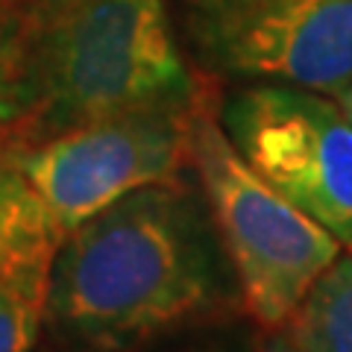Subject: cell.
Listing matches in <instances>:
<instances>
[{"mask_svg": "<svg viewBox=\"0 0 352 352\" xmlns=\"http://www.w3.org/2000/svg\"><path fill=\"white\" fill-rule=\"evenodd\" d=\"M21 150H27V144L18 138V132L12 126L0 124V179L18 164Z\"/></svg>", "mask_w": 352, "mask_h": 352, "instance_id": "obj_9", "label": "cell"}, {"mask_svg": "<svg viewBox=\"0 0 352 352\" xmlns=\"http://www.w3.org/2000/svg\"><path fill=\"white\" fill-rule=\"evenodd\" d=\"M203 76L338 94L352 82V0H168Z\"/></svg>", "mask_w": 352, "mask_h": 352, "instance_id": "obj_4", "label": "cell"}, {"mask_svg": "<svg viewBox=\"0 0 352 352\" xmlns=\"http://www.w3.org/2000/svg\"><path fill=\"white\" fill-rule=\"evenodd\" d=\"M182 352H229L223 346H191V349H182Z\"/></svg>", "mask_w": 352, "mask_h": 352, "instance_id": "obj_12", "label": "cell"}, {"mask_svg": "<svg viewBox=\"0 0 352 352\" xmlns=\"http://www.w3.org/2000/svg\"><path fill=\"white\" fill-rule=\"evenodd\" d=\"M241 305L200 185L150 182L80 220L59 241L47 317L91 352H132Z\"/></svg>", "mask_w": 352, "mask_h": 352, "instance_id": "obj_1", "label": "cell"}, {"mask_svg": "<svg viewBox=\"0 0 352 352\" xmlns=\"http://www.w3.org/2000/svg\"><path fill=\"white\" fill-rule=\"evenodd\" d=\"M56 250L0 256V352H30L47 317V285Z\"/></svg>", "mask_w": 352, "mask_h": 352, "instance_id": "obj_8", "label": "cell"}, {"mask_svg": "<svg viewBox=\"0 0 352 352\" xmlns=\"http://www.w3.org/2000/svg\"><path fill=\"white\" fill-rule=\"evenodd\" d=\"M217 118L241 159L352 252V124L335 97L258 82L217 103Z\"/></svg>", "mask_w": 352, "mask_h": 352, "instance_id": "obj_6", "label": "cell"}, {"mask_svg": "<svg viewBox=\"0 0 352 352\" xmlns=\"http://www.w3.org/2000/svg\"><path fill=\"white\" fill-rule=\"evenodd\" d=\"M335 100H338V106H340V109H344L346 120L352 124V82L344 88V91H338V94H335Z\"/></svg>", "mask_w": 352, "mask_h": 352, "instance_id": "obj_11", "label": "cell"}, {"mask_svg": "<svg viewBox=\"0 0 352 352\" xmlns=\"http://www.w3.org/2000/svg\"><path fill=\"white\" fill-rule=\"evenodd\" d=\"M206 82L168 0H0V124L27 147Z\"/></svg>", "mask_w": 352, "mask_h": 352, "instance_id": "obj_2", "label": "cell"}, {"mask_svg": "<svg viewBox=\"0 0 352 352\" xmlns=\"http://www.w3.org/2000/svg\"><path fill=\"white\" fill-rule=\"evenodd\" d=\"M256 352H296V349L291 346V340L285 338V335L270 332V338H264V340H261V346H258Z\"/></svg>", "mask_w": 352, "mask_h": 352, "instance_id": "obj_10", "label": "cell"}, {"mask_svg": "<svg viewBox=\"0 0 352 352\" xmlns=\"http://www.w3.org/2000/svg\"><path fill=\"white\" fill-rule=\"evenodd\" d=\"M203 85L185 100H156L94 118L21 150L18 170L62 232L118 197L188 170L191 118Z\"/></svg>", "mask_w": 352, "mask_h": 352, "instance_id": "obj_5", "label": "cell"}, {"mask_svg": "<svg viewBox=\"0 0 352 352\" xmlns=\"http://www.w3.org/2000/svg\"><path fill=\"white\" fill-rule=\"evenodd\" d=\"M282 335L296 352H352V252L344 250L320 273Z\"/></svg>", "mask_w": 352, "mask_h": 352, "instance_id": "obj_7", "label": "cell"}, {"mask_svg": "<svg viewBox=\"0 0 352 352\" xmlns=\"http://www.w3.org/2000/svg\"><path fill=\"white\" fill-rule=\"evenodd\" d=\"M188 173L206 197L241 308L264 332H282L308 288L344 247L241 159L220 126L212 88L191 118Z\"/></svg>", "mask_w": 352, "mask_h": 352, "instance_id": "obj_3", "label": "cell"}]
</instances>
